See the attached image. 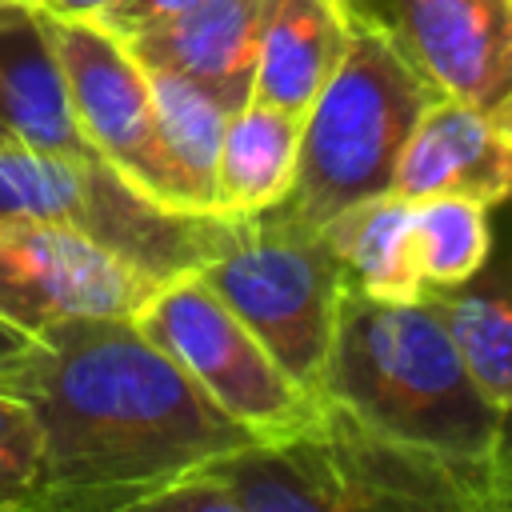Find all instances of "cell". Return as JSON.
<instances>
[{"instance_id":"9a60e30c","label":"cell","mask_w":512,"mask_h":512,"mask_svg":"<svg viewBox=\"0 0 512 512\" xmlns=\"http://www.w3.org/2000/svg\"><path fill=\"white\" fill-rule=\"evenodd\" d=\"M320 236L340 264L344 288L376 300L424 296V272L412 244V200L396 196L392 188L340 208Z\"/></svg>"},{"instance_id":"5b68a950","label":"cell","mask_w":512,"mask_h":512,"mask_svg":"<svg viewBox=\"0 0 512 512\" xmlns=\"http://www.w3.org/2000/svg\"><path fill=\"white\" fill-rule=\"evenodd\" d=\"M196 272L248 324L264 352L300 388L320 396L344 292L340 264L324 236L280 220L272 208L232 216L224 248Z\"/></svg>"},{"instance_id":"52a82bcc","label":"cell","mask_w":512,"mask_h":512,"mask_svg":"<svg viewBox=\"0 0 512 512\" xmlns=\"http://www.w3.org/2000/svg\"><path fill=\"white\" fill-rule=\"evenodd\" d=\"M44 24L56 44L68 80V100L88 144L160 204L204 212L196 208L184 176L176 172L160 140L148 72L128 56V48L92 20L44 16Z\"/></svg>"},{"instance_id":"ba28073f","label":"cell","mask_w":512,"mask_h":512,"mask_svg":"<svg viewBox=\"0 0 512 512\" xmlns=\"http://www.w3.org/2000/svg\"><path fill=\"white\" fill-rule=\"evenodd\" d=\"M156 284L72 228L0 212V316L32 336L72 320L136 316Z\"/></svg>"},{"instance_id":"5bb4252c","label":"cell","mask_w":512,"mask_h":512,"mask_svg":"<svg viewBox=\"0 0 512 512\" xmlns=\"http://www.w3.org/2000/svg\"><path fill=\"white\" fill-rule=\"evenodd\" d=\"M424 300L456 340L472 380L496 408H512V224L488 260L460 284L424 288Z\"/></svg>"},{"instance_id":"e0dca14e","label":"cell","mask_w":512,"mask_h":512,"mask_svg":"<svg viewBox=\"0 0 512 512\" xmlns=\"http://www.w3.org/2000/svg\"><path fill=\"white\" fill-rule=\"evenodd\" d=\"M148 84H152L160 140H164L176 172L184 176L196 208L220 212L216 164H220V144H224L228 116L240 104H232L216 88H208L192 76H180V72H148Z\"/></svg>"},{"instance_id":"4fadbf2b","label":"cell","mask_w":512,"mask_h":512,"mask_svg":"<svg viewBox=\"0 0 512 512\" xmlns=\"http://www.w3.org/2000/svg\"><path fill=\"white\" fill-rule=\"evenodd\" d=\"M348 20V0H272L260 32L252 96L304 116L344 56Z\"/></svg>"},{"instance_id":"484cf974","label":"cell","mask_w":512,"mask_h":512,"mask_svg":"<svg viewBox=\"0 0 512 512\" xmlns=\"http://www.w3.org/2000/svg\"><path fill=\"white\" fill-rule=\"evenodd\" d=\"M508 204H512V200H508Z\"/></svg>"},{"instance_id":"6da1fadb","label":"cell","mask_w":512,"mask_h":512,"mask_svg":"<svg viewBox=\"0 0 512 512\" xmlns=\"http://www.w3.org/2000/svg\"><path fill=\"white\" fill-rule=\"evenodd\" d=\"M40 340L12 388L40 432L32 512L144 508L160 488L256 440L132 316L56 324Z\"/></svg>"},{"instance_id":"2e32d148","label":"cell","mask_w":512,"mask_h":512,"mask_svg":"<svg viewBox=\"0 0 512 512\" xmlns=\"http://www.w3.org/2000/svg\"><path fill=\"white\" fill-rule=\"evenodd\" d=\"M304 116L248 96L224 128L216 164V200L228 216H256L276 208L296 180Z\"/></svg>"},{"instance_id":"44dd1931","label":"cell","mask_w":512,"mask_h":512,"mask_svg":"<svg viewBox=\"0 0 512 512\" xmlns=\"http://www.w3.org/2000/svg\"><path fill=\"white\" fill-rule=\"evenodd\" d=\"M40 348H44L40 336H32V332H24V328H16L12 320L0 316V396H12L16 380L40 356Z\"/></svg>"},{"instance_id":"7c38bea8","label":"cell","mask_w":512,"mask_h":512,"mask_svg":"<svg viewBox=\"0 0 512 512\" xmlns=\"http://www.w3.org/2000/svg\"><path fill=\"white\" fill-rule=\"evenodd\" d=\"M0 124L40 152L100 156L76 124L44 12L24 0H0Z\"/></svg>"},{"instance_id":"8fae6325","label":"cell","mask_w":512,"mask_h":512,"mask_svg":"<svg viewBox=\"0 0 512 512\" xmlns=\"http://www.w3.org/2000/svg\"><path fill=\"white\" fill-rule=\"evenodd\" d=\"M268 8L272 0H192L156 28L124 40V48L148 72H180L244 104Z\"/></svg>"},{"instance_id":"30bf717a","label":"cell","mask_w":512,"mask_h":512,"mask_svg":"<svg viewBox=\"0 0 512 512\" xmlns=\"http://www.w3.org/2000/svg\"><path fill=\"white\" fill-rule=\"evenodd\" d=\"M392 192L404 200L468 196L484 208H504L512 200V148L500 140L488 108L440 92L396 160Z\"/></svg>"},{"instance_id":"603a6c76","label":"cell","mask_w":512,"mask_h":512,"mask_svg":"<svg viewBox=\"0 0 512 512\" xmlns=\"http://www.w3.org/2000/svg\"><path fill=\"white\" fill-rule=\"evenodd\" d=\"M24 4L40 8L44 16H60V20H92L112 0H24Z\"/></svg>"},{"instance_id":"cb8c5ba5","label":"cell","mask_w":512,"mask_h":512,"mask_svg":"<svg viewBox=\"0 0 512 512\" xmlns=\"http://www.w3.org/2000/svg\"><path fill=\"white\" fill-rule=\"evenodd\" d=\"M488 116H492V124H496V132H500V140L512 148V92H508V96H504Z\"/></svg>"},{"instance_id":"8992f818","label":"cell","mask_w":512,"mask_h":512,"mask_svg":"<svg viewBox=\"0 0 512 512\" xmlns=\"http://www.w3.org/2000/svg\"><path fill=\"white\" fill-rule=\"evenodd\" d=\"M132 324L168 352L200 392L256 440H276L300 432L316 420L324 396L300 388L248 332V324L200 280V272H180L160 280L152 296L136 308Z\"/></svg>"},{"instance_id":"277c9868","label":"cell","mask_w":512,"mask_h":512,"mask_svg":"<svg viewBox=\"0 0 512 512\" xmlns=\"http://www.w3.org/2000/svg\"><path fill=\"white\" fill-rule=\"evenodd\" d=\"M0 212L72 228L152 280L196 272L232 232L228 212L168 208L104 156L40 152L12 136L0 140Z\"/></svg>"},{"instance_id":"ffe728a7","label":"cell","mask_w":512,"mask_h":512,"mask_svg":"<svg viewBox=\"0 0 512 512\" xmlns=\"http://www.w3.org/2000/svg\"><path fill=\"white\" fill-rule=\"evenodd\" d=\"M192 0H112L108 8H100L96 16H92V24L96 28H104L112 40H132V36H140V32H148V28H156L160 20H168V16H176L180 8H188Z\"/></svg>"},{"instance_id":"ac0fdd59","label":"cell","mask_w":512,"mask_h":512,"mask_svg":"<svg viewBox=\"0 0 512 512\" xmlns=\"http://www.w3.org/2000/svg\"><path fill=\"white\" fill-rule=\"evenodd\" d=\"M480 200L424 196L412 200V244L424 272V288L468 280L492 252V224Z\"/></svg>"},{"instance_id":"9c48e42d","label":"cell","mask_w":512,"mask_h":512,"mask_svg":"<svg viewBox=\"0 0 512 512\" xmlns=\"http://www.w3.org/2000/svg\"><path fill=\"white\" fill-rule=\"evenodd\" d=\"M376 16L436 92L496 108L512 92V0H352Z\"/></svg>"},{"instance_id":"7a4b0ae2","label":"cell","mask_w":512,"mask_h":512,"mask_svg":"<svg viewBox=\"0 0 512 512\" xmlns=\"http://www.w3.org/2000/svg\"><path fill=\"white\" fill-rule=\"evenodd\" d=\"M320 396L388 440L460 464H488L504 416L424 296L376 300L356 288L340 292Z\"/></svg>"},{"instance_id":"d6986e66","label":"cell","mask_w":512,"mask_h":512,"mask_svg":"<svg viewBox=\"0 0 512 512\" xmlns=\"http://www.w3.org/2000/svg\"><path fill=\"white\" fill-rule=\"evenodd\" d=\"M40 484V432L32 408L0 396V512H32Z\"/></svg>"},{"instance_id":"3957f363","label":"cell","mask_w":512,"mask_h":512,"mask_svg":"<svg viewBox=\"0 0 512 512\" xmlns=\"http://www.w3.org/2000/svg\"><path fill=\"white\" fill-rule=\"evenodd\" d=\"M348 12L344 56L304 112L292 192L272 208L304 232H320L340 208L388 192L416 120L440 96L376 16L352 0Z\"/></svg>"},{"instance_id":"d4e9b609","label":"cell","mask_w":512,"mask_h":512,"mask_svg":"<svg viewBox=\"0 0 512 512\" xmlns=\"http://www.w3.org/2000/svg\"><path fill=\"white\" fill-rule=\"evenodd\" d=\"M0 140H8V132H4V124H0Z\"/></svg>"},{"instance_id":"7402d4cb","label":"cell","mask_w":512,"mask_h":512,"mask_svg":"<svg viewBox=\"0 0 512 512\" xmlns=\"http://www.w3.org/2000/svg\"><path fill=\"white\" fill-rule=\"evenodd\" d=\"M488 472H492V504L508 512L512 508V408L500 416V436L488 456Z\"/></svg>"}]
</instances>
